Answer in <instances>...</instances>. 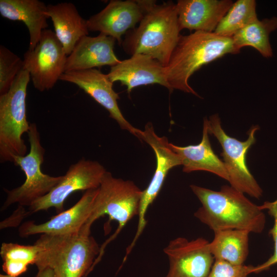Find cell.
Here are the masks:
<instances>
[{
    "mask_svg": "<svg viewBox=\"0 0 277 277\" xmlns=\"http://www.w3.org/2000/svg\"><path fill=\"white\" fill-rule=\"evenodd\" d=\"M28 134L29 152L24 156H13V163L25 173V181L17 188L6 190L7 195L1 210L14 203L22 207L30 206L33 202L50 192L63 177L52 176L42 172L41 165L45 150L41 145L40 134L35 123L30 124Z\"/></svg>",
    "mask_w": 277,
    "mask_h": 277,
    "instance_id": "7",
    "label": "cell"
},
{
    "mask_svg": "<svg viewBox=\"0 0 277 277\" xmlns=\"http://www.w3.org/2000/svg\"><path fill=\"white\" fill-rule=\"evenodd\" d=\"M240 51L232 37L221 36L214 32L194 31L188 35H180L165 66L170 92L179 90L200 97L189 84L192 75L204 65Z\"/></svg>",
    "mask_w": 277,
    "mask_h": 277,
    "instance_id": "3",
    "label": "cell"
},
{
    "mask_svg": "<svg viewBox=\"0 0 277 277\" xmlns=\"http://www.w3.org/2000/svg\"><path fill=\"white\" fill-rule=\"evenodd\" d=\"M262 210H267L269 214L274 220V224L269 231L274 242L273 254L263 264L255 266L253 273H258L269 269L271 266L277 264V199L273 202H265L259 205Z\"/></svg>",
    "mask_w": 277,
    "mask_h": 277,
    "instance_id": "28",
    "label": "cell"
},
{
    "mask_svg": "<svg viewBox=\"0 0 277 277\" xmlns=\"http://www.w3.org/2000/svg\"><path fill=\"white\" fill-rule=\"evenodd\" d=\"M209 134L213 135L221 144V155L229 176L230 186L251 197L260 199L263 190L248 168L246 155L249 149L255 142V133L258 126H252L245 141H240L227 134L221 126L217 114L207 120Z\"/></svg>",
    "mask_w": 277,
    "mask_h": 277,
    "instance_id": "8",
    "label": "cell"
},
{
    "mask_svg": "<svg viewBox=\"0 0 277 277\" xmlns=\"http://www.w3.org/2000/svg\"><path fill=\"white\" fill-rule=\"evenodd\" d=\"M142 141L152 148L156 156V165L150 182L142 192L138 214V224L131 242L132 245H135L147 225L145 217L147 210L160 193L168 172L173 167L182 165L180 156L173 150L167 138L158 136L150 122L146 125L144 130H143Z\"/></svg>",
    "mask_w": 277,
    "mask_h": 277,
    "instance_id": "11",
    "label": "cell"
},
{
    "mask_svg": "<svg viewBox=\"0 0 277 277\" xmlns=\"http://www.w3.org/2000/svg\"><path fill=\"white\" fill-rule=\"evenodd\" d=\"M163 251L169 262L165 277H207L215 261L209 242L203 238L189 240L178 237Z\"/></svg>",
    "mask_w": 277,
    "mask_h": 277,
    "instance_id": "12",
    "label": "cell"
},
{
    "mask_svg": "<svg viewBox=\"0 0 277 277\" xmlns=\"http://www.w3.org/2000/svg\"><path fill=\"white\" fill-rule=\"evenodd\" d=\"M209 242L210 250L215 260L243 265L249 253V235L245 230L228 229L214 232Z\"/></svg>",
    "mask_w": 277,
    "mask_h": 277,
    "instance_id": "22",
    "label": "cell"
},
{
    "mask_svg": "<svg viewBox=\"0 0 277 277\" xmlns=\"http://www.w3.org/2000/svg\"><path fill=\"white\" fill-rule=\"evenodd\" d=\"M107 75L113 83L118 81L126 86L129 94L136 87L155 84L166 87L170 92L165 66L147 55L135 54L128 59L121 60L111 67Z\"/></svg>",
    "mask_w": 277,
    "mask_h": 277,
    "instance_id": "16",
    "label": "cell"
},
{
    "mask_svg": "<svg viewBox=\"0 0 277 277\" xmlns=\"http://www.w3.org/2000/svg\"><path fill=\"white\" fill-rule=\"evenodd\" d=\"M190 187L202 204L195 217L213 232L238 229L260 233L264 230V213L244 193L228 185L222 186L220 191L195 185Z\"/></svg>",
    "mask_w": 277,
    "mask_h": 277,
    "instance_id": "2",
    "label": "cell"
},
{
    "mask_svg": "<svg viewBox=\"0 0 277 277\" xmlns=\"http://www.w3.org/2000/svg\"><path fill=\"white\" fill-rule=\"evenodd\" d=\"M0 277H12V276H10L7 274H0Z\"/></svg>",
    "mask_w": 277,
    "mask_h": 277,
    "instance_id": "31",
    "label": "cell"
},
{
    "mask_svg": "<svg viewBox=\"0 0 277 277\" xmlns=\"http://www.w3.org/2000/svg\"><path fill=\"white\" fill-rule=\"evenodd\" d=\"M255 266L236 265L228 262L215 260L207 277H247L253 273Z\"/></svg>",
    "mask_w": 277,
    "mask_h": 277,
    "instance_id": "27",
    "label": "cell"
},
{
    "mask_svg": "<svg viewBox=\"0 0 277 277\" xmlns=\"http://www.w3.org/2000/svg\"><path fill=\"white\" fill-rule=\"evenodd\" d=\"M35 244L39 247L35 263L38 270L50 268L54 277L87 276L100 252L90 229L84 227L67 235L43 234Z\"/></svg>",
    "mask_w": 277,
    "mask_h": 277,
    "instance_id": "4",
    "label": "cell"
},
{
    "mask_svg": "<svg viewBox=\"0 0 277 277\" xmlns=\"http://www.w3.org/2000/svg\"><path fill=\"white\" fill-rule=\"evenodd\" d=\"M107 171L99 162L83 158L71 165L62 180L50 192L36 200L24 211V216L41 210L54 208L60 213L64 211L66 199L74 192L97 189Z\"/></svg>",
    "mask_w": 277,
    "mask_h": 277,
    "instance_id": "9",
    "label": "cell"
},
{
    "mask_svg": "<svg viewBox=\"0 0 277 277\" xmlns=\"http://www.w3.org/2000/svg\"><path fill=\"white\" fill-rule=\"evenodd\" d=\"M28 265L10 260L3 261L2 268L3 271L12 277H17L25 272L28 269Z\"/></svg>",
    "mask_w": 277,
    "mask_h": 277,
    "instance_id": "29",
    "label": "cell"
},
{
    "mask_svg": "<svg viewBox=\"0 0 277 277\" xmlns=\"http://www.w3.org/2000/svg\"><path fill=\"white\" fill-rule=\"evenodd\" d=\"M231 0H179L176 4L181 31L214 32L233 4Z\"/></svg>",
    "mask_w": 277,
    "mask_h": 277,
    "instance_id": "17",
    "label": "cell"
},
{
    "mask_svg": "<svg viewBox=\"0 0 277 277\" xmlns=\"http://www.w3.org/2000/svg\"><path fill=\"white\" fill-rule=\"evenodd\" d=\"M115 42L113 37L103 33L95 37H82L67 56L65 72L117 64L121 60L114 53Z\"/></svg>",
    "mask_w": 277,
    "mask_h": 277,
    "instance_id": "18",
    "label": "cell"
},
{
    "mask_svg": "<svg viewBox=\"0 0 277 277\" xmlns=\"http://www.w3.org/2000/svg\"><path fill=\"white\" fill-rule=\"evenodd\" d=\"M39 251L38 246L22 245L12 243H3L1 247L0 254L3 261L10 260L27 265L35 264Z\"/></svg>",
    "mask_w": 277,
    "mask_h": 277,
    "instance_id": "26",
    "label": "cell"
},
{
    "mask_svg": "<svg viewBox=\"0 0 277 277\" xmlns=\"http://www.w3.org/2000/svg\"><path fill=\"white\" fill-rule=\"evenodd\" d=\"M47 14L53 22L57 38L68 56L78 41L88 35L87 20L81 16L75 6L69 2L47 5Z\"/></svg>",
    "mask_w": 277,
    "mask_h": 277,
    "instance_id": "20",
    "label": "cell"
},
{
    "mask_svg": "<svg viewBox=\"0 0 277 277\" xmlns=\"http://www.w3.org/2000/svg\"><path fill=\"white\" fill-rule=\"evenodd\" d=\"M277 29V17L258 18L236 32L232 37L239 49L245 46L255 48L265 57H271L272 49L269 42L270 34Z\"/></svg>",
    "mask_w": 277,
    "mask_h": 277,
    "instance_id": "23",
    "label": "cell"
},
{
    "mask_svg": "<svg viewBox=\"0 0 277 277\" xmlns=\"http://www.w3.org/2000/svg\"><path fill=\"white\" fill-rule=\"evenodd\" d=\"M142 192L133 182L115 177L108 171L105 173L97 189L90 215L83 227L90 229L96 220L105 215H108L109 221L117 222L118 226L100 247L92 269L101 260L107 245L117 236L129 221L138 215Z\"/></svg>",
    "mask_w": 277,
    "mask_h": 277,
    "instance_id": "5",
    "label": "cell"
},
{
    "mask_svg": "<svg viewBox=\"0 0 277 277\" xmlns=\"http://www.w3.org/2000/svg\"><path fill=\"white\" fill-rule=\"evenodd\" d=\"M23 66V60L18 56L5 46H0V95L9 90Z\"/></svg>",
    "mask_w": 277,
    "mask_h": 277,
    "instance_id": "25",
    "label": "cell"
},
{
    "mask_svg": "<svg viewBox=\"0 0 277 277\" xmlns=\"http://www.w3.org/2000/svg\"><path fill=\"white\" fill-rule=\"evenodd\" d=\"M60 80L77 85L105 108L121 128L142 141L143 130L133 126L124 116L118 105L119 96L107 74L96 68L64 72Z\"/></svg>",
    "mask_w": 277,
    "mask_h": 277,
    "instance_id": "13",
    "label": "cell"
},
{
    "mask_svg": "<svg viewBox=\"0 0 277 277\" xmlns=\"http://www.w3.org/2000/svg\"><path fill=\"white\" fill-rule=\"evenodd\" d=\"M47 6L38 0H0V13L11 21H20L27 26L30 36L29 50H32L48 27Z\"/></svg>",
    "mask_w": 277,
    "mask_h": 277,
    "instance_id": "19",
    "label": "cell"
},
{
    "mask_svg": "<svg viewBox=\"0 0 277 277\" xmlns=\"http://www.w3.org/2000/svg\"><path fill=\"white\" fill-rule=\"evenodd\" d=\"M97 189L86 191L72 207L45 223L36 224L31 221L25 222L19 228V235L22 237L37 234L63 235L79 232L90 215Z\"/></svg>",
    "mask_w": 277,
    "mask_h": 277,
    "instance_id": "15",
    "label": "cell"
},
{
    "mask_svg": "<svg viewBox=\"0 0 277 277\" xmlns=\"http://www.w3.org/2000/svg\"><path fill=\"white\" fill-rule=\"evenodd\" d=\"M29 72L22 69L9 90L0 95V161L13 162V156L26 155L27 146L22 138L30 128L26 116Z\"/></svg>",
    "mask_w": 277,
    "mask_h": 277,
    "instance_id": "6",
    "label": "cell"
},
{
    "mask_svg": "<svg viewBox=\"0 0 277 277\" xmlns=\"http://www.w3.org/2000/svg\"><path fill=\"white\" fill-rule=\"evenodd\" d=\"M143 16L137 1L111 0L100 12L87 19L89 31L111 36L121 45L122 36L134 28Z\"/></svg>",
    "mask_w": 277,
    "mask_h": 277,
    "instance_id": "14",
    "label": "cell"
},
{
    "mask_svg": "<svg viewBox=\"0 0 277 277\" xmlns=\"http://www.w3.org/2000/svg\"><path fill=\"white\" fill-rule=\"evenodd\" d=\"M67 58L55 33L45 29L35 48L24 53L23 69L29 72L34 87L43 92L52 89L60 80Z\"/></svg>",
    "mask_w": 277,
    "mask_h": 277,
    "instance_id": "10",
    "label": "cell"
},
{
    "mask_svg": "<svg viewBox=\"0 0 277 277\" xmlns=\"http://www.w3.org/2000/svg\"><path fill=\"white\" fill-rule=\"evenodd\" d=\"M258 19L254 0H238L233 3L214 33L232 37L236 32Z\"/></svg>",
    "mask_w": 277,
    "mask_h": 277,
    "instance_id": "24",
    "label": "cell"
},
{
    "mask_svg": "<svg viewBox=\"0 0 277 277\" xmlns=\"http://www.w3.org/2000/svg\"><path fill=\"white\" fill-rule=\"evenodd\" d=\"M35 277H54V272L52 269L46 268L39 270Z\"/></svg>",
    "mask_w": 277,
    "mask_h": 277,
    "instance_id": "30",
    "label": "cell"
},
{
    "mask_svg": "<svg viewBox=\"0 0 277 277\" xmlns=\"http://www.w3.org/2000/svg\"><path fill=\"white\" fill-rule=\"evenodd\" d=\"M207 120L206 117L204 119L202 138L199 144L181 147L171 143V147L181 157L183 172L205 171L229 181L228 174L223 162L211 148Z\"/></svg>",
    "mask_w": 277,
    "mask_h": 277,
    "instance_id": "21",
    "label": "cell"
},
{
    "mask_svg": "<svg viewBox=\"0 0 277 277\" xmlns=\"http://www.w3.org/2000/svg\"><path fill=\"white\" fill-rule=\"evenodd\" d=\"M143 16L138 27L129 30L122 43L127 53L147 55L166 66L179 41L181 31L176 4H157L151 0L137 1Z\"/></svg>",
    "mask_w": 277,
    "mask_h": 277,
    "instance_id": "1",
    "label": "cell"
}]
</instances>
